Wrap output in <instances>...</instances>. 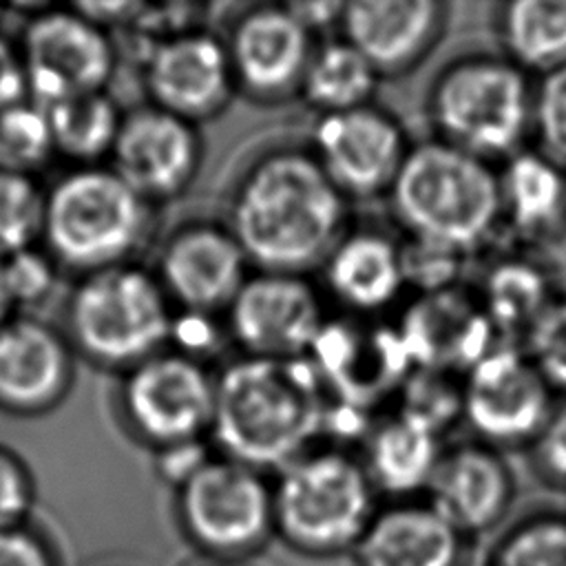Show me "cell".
<instances>
[{"instance_id":"obj_1","label":"cell","mask_w":566,"mask_h":566,"mask_svg":"<svg viewBox=\"0 0 566 566\" xmlns=\"http://www.w3.org/2000/svg\"><path fill=\"white\" fill-rule=\"evenodd\" d=\"M347 210L310 146L274 144L234 175L223 223L254 270L305 274L347 232Z\"/></svg>"},{"instance_id":"obj_2","label":"cell","mask_w":566,"mask_h":566,"mask_svg":"<svg viewBox=\"0 0 566 566\" xmlns=\"http://www.w3.org/2000/svg\"><path fill=\"white\" fill-rule=\"evenodd\" d=\"M325 382L310 358L237 356L214 376L210 440L219 455L279 473L325 436Z\"/></svg>"},{"instance_id":"obj_3","label":"cell","mask_w":566,"mask_h":566,"mask_svg":"<svg viewBox=\"0 0 566 566\" xmlns=\"http://www.w3.org/2000/svg\"><path fill=\"white\" fill-rule=\"evenodd\" d=\"M387 197L411 239L458 254L480 248L502 223L497 168L436 137L411 144Z\"/></svg>"},{"instance_id":"obj_4","label":"cell","mask_w":566,"mask_h":566,"mask_svg":"<svg viewBox=\"0 0 566 566\" xmlns=\"http://www.w3.org/2000/svg\"><path fill=\"white\" fill-rule=\"evenodd\" d=\"M276 539L310 559L352 555L378 511V493L345 449L314 447L272 475Z\"/></svg>"},{"instance_id":"obj_5","label":"cell","mask_w":566,"mask_h":566,"mask_svg":"<svg viewBox=\"0 0 566 566\" xmlns=\"http://www.w3.org/2000/svg\"><path fill=\"white\" fill-rule=\"evenodd\" d=\"M436 139L480 159H509L531 133L528 75L502 53H464L447 62L427 91Z\"/></svg>"},{"instance_id":"obj_6","label":"cell","mask_w":566,"mask_h":566,"mask_svg":"<svg viewBox=\"0 0 566 566\" xmlns=\"http://www.w3.org/2000/svg\"><path fill=\"white\" fill-rule=\"evenodd\" d=\"M172 515L208 566H248L276 539L272 478L217 451L175 491Z\"/></svg>"},{"instance_id":"obj_7","label":"cell","mask_w":566,"mask_h":566,"mask_svg":"<svg viewBox=\"0 0 566 566\" xmlns=\"http://www.w3.org/2000/svg\"><path fill=\"white\" fill-rule=\"evenodd\" d=\"M146 203L111 168L66 175L46 197L44 234L53 252L91 272L126 263L148 232Z\"/></svg>"},{"instance_id":"obj_8","label":"cell","mask_w":566,"mask_h":566,"mask_svg":"<svg viewBox=\"0 0 566 566\" xmlns=\"http://www.w3.org/2000/svg\"><path fill=\"white\" fill-rule=\"evenodd\" d=\"M172 318L155 272L133 263L91 272L75 290L69 316L86 354L126 369L166 349Z\"/></svg>"},{"instance_id":"obj_9","label":"cell","mask_w":566,"mask_h":566,"mask_svg":"<svg viewBox=\"0 0 566 566\" xmlns=\"http://www.w3.org/2000/svg\"><path fill=\"white\" fill-rule=\"evenodd\" d=\"M119 398L130 431L153 451L210 438L214 376L203 360L166 347L128 369Z\"/></svg>"},{"instance_id":"obj_10","label":"cell","mask_w":566,"mask_h":566,"mask_svg":"<svg viewBox=\"0 0 566 566\" xmlns=\"http://www.w3.org/2000/svg\"><path fill=\"white\" fill-rule=\"evenodd\" d=\"M553 409L555 394L522 347H491L464 371L462 418L489 447H528Z\"/></svg>"},{"instance_id":"obj_11","label":"cell","mask_w":566,"mask_h":566,"mask_svg":"<svg viewBox=\"0 0 566 566\" xmlns=\"http://www.w3.org/2000/svg\"><path fill=\"white\" fill-rule=\"evenodd\" d=\"M325 325L321 292L294 272L254 270L226 310L228 336L254 358H307Z\"/></svg>"},{"instance_id":"obj_12","label":"cell","mask_w":566,"mask_h":566,"mask_svg":"<svg viewBox=\"0 0 566 566\" xmlns=\"http://www.w3.org/2000/svg\"><path fill=\"white\" fill-rule=\"evenodd\" d=\"M409 148L400 119L374 102L318 115L310 142L316 161L347 201L387 195Z\"/></svg>"},{"instance_id":"obj_13","label":"cell","mask_w":566,"mask_h":566,"mask_svg":"<svg viewBox=\"0 0 566 566\" xmlns=\"http://www.w3.org/2000/svg\"><path fill=\"white\" fill-rule=\"evenodd\" d=\"M237 95L256 104H281L301 95L314 53V33L287 4L243 9L223 38Z\"/></svg>"},{"instance_id":"obj_14","label":"cell","mask_w":566,"mask_h":566,"mask_svg":"<svg viewBox=\"0 0 566 566\" xmlns=\"http://www.w3.org/2000/svg\"><path fill=\"white\" fill-rule=\"evenodd\" d=\"M27 91L49 108L62 99L99 93L115 66V51L99 24L80 11L38 15L22 42Z\"/></svg>"},{"instance_id":"obj_15","label":"cell","mask_w":566,"mask_h":566,"mask_svg":"<svg viewBox=\"0 0 566 566\" xmlns=\"http://www.w3.org/2000/svg\"><path fill=\"white\" fill-rule=\"evenodd\" d=\"M111 159V170L146 203H164L188 192L199 177L203 139L197 124L146 104L122 117Z\"/></svg>"},{"instance_id":"obj_16","label":"cell","mask_w":566,"mask_h":566,"mask_svg":"<svg viewBox=\"0 0 566 566\" xmlns=\"http://www.w3.org/2000/svg\"><path fill=\"white\" fill-rule=\"evenodd\" d=\"M155 276L172 305L214 316L250 276V261L226 223L192 219L166 237Z\"/></svg>"},{"instance_id":"obj_17","label":"cell","mask_w":566,"mask_h":566,"mask_svg":"<svg viewBox=\"0 0 566 566\" xmlns=\"http://www.w3.org/2000/svg\"><path fill=\"white\" fill-rule=\"evenodd\" d=\"M144 84L153 106L197 126L221 115L237 95L223 38L201 29L155 42L146 53Z\"/></svg>"},{"instance_id":"obj_18","label":"cell","mask_w":566,"mask_h":566,"mask_svg":"<svg viewBox=\"0 0 566 566\" xmlns=\"http://www.w3.org/2000/svg\"><path fill=\"white\" fill-rule=\"evenodd\" d=\"M517 495L515 473L495 447L480 440L444 447L424 500L467 539L500 528Z\"/></svg>"},{"instance_id":"obj_19","label":"cell","mask_w":566,"mask_h":566,"mask_svg":"<svg viewBox=\"0 0 566 566\" xmlns=\"http://www.w3.org/2000/svg\"><path fill=\"white\" fill-rule=\"evenodd\" d=\"M447 22L449 4L440 0H352L338 29L380 77H400L427 60Z\"/></svg>"},{"instance_id":"obj_20","label":"cell","mask_w":566,"mask_h":566,"mask_svg":"<svg viewBox=\"0 0 566 566\" xmlns=\"http://www.w3.org/2000/svg\"><path fill=\"white\" fill-rule=\"evenodd\" d=\"M469 539L424 497L378 506L354 546V566H464Z\"/></svg>"},{"instance_id":"obj_21","label":"cell","mask_w":566,"mask_h":566,"mask_svg":"<svg viewBox=\"0 0 566 566\" xmlns=\"http://www.w3.org/2000/svg\"><path fill=\"white\" fill-rule=\"evenodd\" d=\"M321 272L329 296L358 314L387 310L407 287L402 248L374 228H347Z\"/></svg>"},{"instance_id":"obj_22","label":"cell","mask_w":566,"mask_h":566,"mask_svg":"<svg viewBox=\"0 0 566 566\" xmlns=\"http://www.w3.org/2000/svg\"><path fill=\"white\" fill-rule=\"evenodd\" d=\"M436 431L396 411L371 424L360 462L378 493L398 500L424 497L444 444Z\"/></svg>"},{"instance_id":"obj_23","label":"cell","mask_w":566,"mask_h":566,"mask_svg":"<svg viewBox=\"0 0 566 566\" xmlns=\"http://www.w3.org/2000/svg\"><path fill=\"white\" fill-rule=\"evenodd\" d=\"M407 325L398 334L409 360L424 369H469L482 354L491 349L486 334L491 323L480 305L471 307L455 296L429 298L411 307Z\"/></svg>"},{"instance_id":"obj_24","label":"cell","mask_w":566,"mask_h":566,"mask_svg":"<svg viewBox=\"0 0 566 566\" xmlns=\"http://www.w3.org/2000/svg\"><path fill=\"white\" fill-rule=\"evenodd\" d=\"M69 358L57 336L40 323L0 325V400L18 409L51 402L64 389Z\"/></svg>"},{"instance_id":"obj_25","label":"cell","mask_w":566,"mask_h":566,"mask_svg":"<svg viewBox=\"0 0 566 566\" xmlns=\"http://www.w3.org/2000/svg\"><path fill=\"white\" fill-rule=\"evenodd\" d=\"M502 221L524 237L551 232L566 212V170L535 148H522L497 170Z\"/></svg>"},{"instance_id":"obj_26","label":"cell","mask_w":566,"mask_h":566,"mask_svg":"<svg viewBox=\"0 0 566 566\" xmlns=\"http://www.w3.org/2000/svg\"><path fill=\"white\" fill-rule=\"evenodd\" d=\"M493 24L502 55L526 75L566 66V0L504 2Z\"/></svg>"},{"instance_id":"obj_27","label":"cell","mask_w":566,"mask_h":566,"mask_svg":"<svg viewBox=\"0 0 566 566\" xmlns=\"http://www.w3.org/2000/svg\"><path fill=\"white\" fill-rule=\"evenodd\" d=\"M380 80L376 69L347 40L334 38L314 46L301 97L318 115L343 113L371 104Z\"/></svg>"},{"instance_id":"obj_28","label":"cell","mask_w":566,"mask_h":566,"mask_svg":"<svg viewBox=\"0 0 566 566\" xmlns=\"http://www.w3.org/2000/svg\"><path fill=\"white\" fill-rule=\"evenodd\" d=\"M551 285L535 263L502 261L489 270L480 310L491 327L526 336L535 318L553 303Z\"/></svg>"},{"instance_id":"obj_29","label":"cell","mask_w":566,"mask_h":566,"mask_svg":"<svg viewBox=\"0 0 566 566\" xmlns=\"http://www.w3.org/2000/svg\"><path fill=\"white\" fill-rule=\"evenodd\" d=\"M44 111L49 115L55 148L75 159L111 155L122 115L102 91L62 99Z\"/></svg>"},{"instance_id":"obj_30","label":"cell","mask_w":566,"mask_h":566,"mask_svg":"<svg viewBox=\"0 0 566 566\" xmlns=\"http://www.w3.org/2000/svg\"><path fill=\"white\" fill-rule=\"evenodd\" d=\"M484 566H566V515L528 513L497 535Z\"/></svg>"},{"instance_id":"obj_31","label":"cell","mask_w":566,"mask_h":566,"mask_svg":"<svg viewBox=\"0 0 566 566\" xmlns=\"http://www.w3.org/2000/svg\"><path fill=\"white\" fill-rule=\"evenodd\" d=\"M46 199L24 172L0 170V254L31 248L44 232Z\"/></svg>"},{"instance_id":"obj_32","label":"cell","mask_w":566,"mask_h":566,"mask_svg":"<svg viewBox=\"0 0 566 566\" xmlns=\"http://www.w3.org/2000/svg\"><path fill=\"white\" fill-rule=\"evenodd\" d=\"M55 148L49 115L38 104L0 111V170L24 172L42 164Z\"/></svg>"},{"instance_id":"obj_33","label":"cell","mask_w":566,"mask_h":566,"mask_svg":"<svg viewBox=\"0 0 566 566\" xmlns=\"http://www.w3.org/2000/svg\"><path fill=\"white\" fill-rule=\"evenodd\" d=\"M398 411L442 436L447 422L462 416V382L455 385L449 371L416 367Z\"/></svg>"},{"instance_id":"obj_34","label":"cell","mask_w":566,"mask_h":566,"mask_svg":"<svg viewBox=\"0 0 566 566\" xmlns=\"http://www.w3.org/2000/svg\"><path fill=\"white\" fill-rule=\"evenodd\" d=\"M522 340L524 354L551 391L566 396V298H555Z\"/></svg>"},{"instance_id":"obj_35","label":"cell","mask_w":566,"mask_h":566,"mask_svg":"<svg viewBox=\"0 0 566 566\" xmlns=\"http://www.w3.org/2000/svg\"><path fill=\"white\" fill-rule=\"evenodd\" d=\"M531 130L535 150L566 170V66L542 75L533 88Z\"/></svg>"},{"instance_id":"obj_36","label":"cell","mask_w":566,"mask_h":566,"mask_svg":"<svg viewBox=\"0 0 566 566\" xmlns=\"http://www.w3.org/2000/svg\"><path fill=\"white\" fill-rule=\"evenodd\" d=\"M526 449L535 475L544 484L566 491V402L555 405Z\"/></svg>"},{"instance_id":"obj_37","label":"cell","mask_w":566,"mask_h":566,"mask_svg":"<svg viewBox=\"0 0 566 566\" xmlns=\"http://www.w3.org/2000/svg\"><path fill=\"white\" fill-rule=\"evenodd\" d=\"M2 276L9 301L15 303H35L44 298L53 285L51 263L31 248L7 256L2 261Z\"/></svg>"},{"instance_id":"obj_38","label":"cell","mask_w":566,"mask_h":566,"mask_svg":"<svg viewBox=\"0 0 566 566\" xmlns=\"http://www.w3.org/2000/svg\"><path fill=\"white\" fill-rule=\"evenodd\" d=\"M214 455L208 440L184 442L155 451V473L172 491L188 482Z\"/></svg>"},{"instance_id":"obj_39","label":"cell","mask_w":566,"mask_h":566,"mask_svg":"<svg viewBox=\"0 0 566 566\" xmlns=\"http://www.w3.org/2000/svg\"><path fill=\"white\" fill-rule=\"evenodd\" d=\"M31 491L22 467L0 453V528H13L29 509Z\"/></svg>"},{"instance_id":"obj_40","label":"cell","mask_w":566,"mask_h":566,"mask_svg":"<svg viewBox=\"0 0 566 566\" xmlns=\"http://www.w3.org/2000/svg\"><path fill=\"white\" fill-rule=\"evenodd\" d=\"M0 566H49L44 548L20 528H0Z\"/></svg>"},{"instance_id":"obj_41","label":"cell","mask_w":566,"mask_h":566,"mask_svg":"<svg viewBox=\"0 0 566 566\" xmlns=\"http://www.w3.org/2000/svg\"><path fill=\"white\" fill-rule=\"evenodd\" d=\"M27 93V73L20 53L0 42V111L22 102Z\"/></svg>"},{"instance_id":"obj_42","label":"cell","mask_w":566,"mask_h":566,"mask_svg":"<svg viewBox=\"0 0 566 566\" xmlns=\"http://www.w3.org/2000/svg\"><path fill=\"white\" fill-rule=\"evenodd\" d=\"M345 2H287V7L294 11V15L312 31L316 33L323 27L338 24Z\"/></svg>"},{"instance_id":"obj_43","label":"cell","mask_w":566,"mask_h":566,"mask_svg":"<svg viewBox=\"0 0 566 566\" xmlns=\"http://www.w3.org/2000/svg\"><path fill=\"white\" fill-rule=\"evenodd\" d=\"M9 294H7V287H4V276H2V261H0V321L7 312V305H9Z\"/></svg>"}]
</instances>
